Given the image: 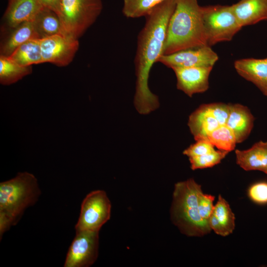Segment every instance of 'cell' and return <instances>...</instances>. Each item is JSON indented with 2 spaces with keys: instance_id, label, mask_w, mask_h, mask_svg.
Here are the masks:
<instances>
[{
  "instance_id": "6da1fadb",
  "label": "cell",
  "mask_w": 267,
  "mask_h": 267,
  "mask_svg": "<svg viewBox=\"0 0 267 267\" xmlns=\"http://www.w3.org/2000/svg\"><path fill=\"white\" fill-rule=\"evenodd\" d=\"M176 0H166L145 17V24L138 34L134 63L136 76L134 103L137 112L149 114L159 106L158 96L148 86L151 69L163 54L170 19Z\"/></svg>"
},
{
  "instance_id": "7a4b0ae2",
  "label": "cell",
  "mask_w": 267,
  "mask_h": 267,
  "mask_svg": "<svg viewBox=\"0 0 267 267\" xmlns=\"http://www.w3.org/2000/svg\"><path fill=\"white\" fill-rule=\"evenodd\" d=\"M208 45L202 6L197 0H176L170 19L163 54Z\"/></svg>"
},
{
  "instance_id": "3957f363",
  "label": "cell",
  "mask_w": 267,
  "mask_h": 267,
  "mask_svg": "<svg viewBox=\"0 0 267 267\" xmlns=\"http://www.w3.org/2000/svg\"><path fill=\"white\" fill-rule=\"evenodd\" d=\"M41 194L38 180L32 174L19 173L0 183V237L17 224L25 210L34 205Z\"/></svg>"
},
{
  "instance_id": "277c9868",
  "label": "cell",
  "mask_w": 267,
  "mask_h": 267,
  "mask_svg": "<svg viewBox=\"0 0 267 267\" xmlns=\"http://www.w3.org/2000/svg\"><path fill=\"white\" fill-rule=\"evenodd\" d=\"M201 186L193 178L175 185L171 208V219L180 231L189 236H202L212 230L199 212Z\"/></svg>"
},
{
  "instance_id": "5b68a950",
  "label": "cell",
  "mask_w": 267,
  "mask_h": 267,
  "mask_svg": "<svg viewBox=\"0 0 267 267\" xmlns=\"http://www.w3.org/2000/svg\"><path fill=\"white\" fill-rule=\"evenodd\" d=\"M102 0H60L58 15L65 35L78 39L96 20Z\"/></svg>"
},
{
  "instance_id": "8992f818",
  "label": "cell",
  "mask_w": 267,
  "mask_h": 267,
  "mask_svg": "<svg viewBox=\"0 0 267 267\" xmlns=\"http://www.w3.org/2000/svg\"><path fill=\"white\" fill-rule=\"evenodd\" d=\"M203 24L208 45L230 41L242 28L231 5L202 6Z\"/></svg>"
},
{
  "instance_id": "52a82bcc",
  "label": "cell",
  "mask_w": 267,
  "mask_h": 267,
  "mask_svg": "<svg viewBox=\"0 0 267 267\" xmlns=\"http://www.w3.org/2000/svg\"><path fill=\"white\" fill-rule=\"evenodd\" d=\"M111 204L106 192L92 191L82 201L80 216L75 225L76 232L84 230L99 231L110 219Z\"/></svg>"
},
{
  "instance_id": "ba28073f",
  "label": "cell",
  "mask_w": 267,
  "mask_h": 267,
  "mask_svg": "<svg viewBox=\"0 0 267 267\" xmlns=\"http://www.w3.org/2000/svg\"><path fill=\"white\" fill-rule=\"evenodd\" d=\"M76 232L67 252L64 267H90L97 259L99 231L84 230Z\"/></svg>"
},
{
  "instance_id": "9c48e42d",
  "label": "cell",
  "mask_w": 267,
  "mask_h": 267,
  "mask_svg": "<svg viewBox=\"0 0 267 267\" xmlns=\"http://www.w3.org/2000/svg\"><path fill=\"white\" fill-rule=\"evenodd\" d=\"M43 63L57 66L69 65L78 50V40L64 34H57L40 39Z\"/></svg>"
},
{
  "instance_id": "30bf717a",
  "label": "cell",
  "mask_w": 267,
  "mask_h": 267,
  "mask_svg": "<svg viewBox=\"0 0 267 267\" xmlns=\"http://www.w3.org/2000/svg\"><path fill=\"white\" fill-rule=\"evenodd\" d=\"M219 57L209 45L182 50L171 54L162 55L158 62L167 67H213Z\"/></svg>"
},
{
  "instance_id": "8fae6325",
  "label": "cell",
  "mask_w": 267,
  "mask_h": 267,
  "mask_svg": "<svg viewBox=\"0 0 267 267\" xmlns=\"http://www.w3.org/2000/svg\"><path fill=\"white\" fill-rule=\"evenodd\" d=\"M213 67H173L177 88L188 96L206 91L209 87V78Z\"/></svg>"
},
{
  "instance_id": "7c38bea8",
  "label": "cell",
  "mask_w": 267,
  "mask_h": 267,
  "mask_svg": "<svg viewBox=\"0 0 267 267\" xmlns=\"http://www.w3.org/2000/svg\"><path fill=\"white\" fill-rule=\"evenodd\" d=\"M44 7L39 0H8L2 17L4 28L8 31L24 22L34 21Z\"/></svg>"
},
{
  "instance_id": "4fadbf2b",
  "label": "cell",
  "mask_w": 267,
  "mask_h": 267,
  "mask_svg": "<svg viewBox=\"0 0 267 267\" xmlns=\"http://www.w3.org/2000/svg\"><path fill=\"white\" fill-rule=\"evenodd\" d=\"M234 67L237 73L254 84L267 96V60L253 58L236 60Z\"/></svg>"
},
{
  "instance_id": "5bb4252c",
  "label": "cell",
  "mask_w": 267,
  "mask_h": 267,
  "mask_svg": "<svg viewBox=\"0 0 267 267\" xmlns=\"http://www.w3.org/2000/svg\"><path fill=\"white\" fill-rule=\"evenodd\" d=\"M231 6L242 27L267 20V0H240Z\"/></svg>"
},
{
  "instance_id": "9a60e30c",
  "label": "cell",
  "mask_w": 267,
  "mask_h": 267,
  "mask_svg": "<svg viewBox=\"0 0 267 267\" xmlns=\"http://www.w3.org/2000/svg\"><path fill=\"white\" fill-rule=\"evenodd\" d=\"M254 121V117L248 107L240 104H230V113L226 125L233 131L237 143L248 137Z\"/></svg>"
},
{
  "instance_id": "2e32d148",
  "label": "cell",
  "mask_w": 267,
  "mask_h": 267,
  "mask_svg": "<svg viewBox=\"0 0 267 267\" xmlns=\"http://www.w3.org/2000/svg\"><path fill=\"white\" fill-rule=\"evenodd\" d=\"M236 163L245 171L257 170L267 174V141H260L251 148L235 150Z\"/></svg>"
},
{
  "instance_id": "e0dca14e",
  "label": "cell",
  "mask_w": 267,
  "mask_h": 267,
  "mask_svg": "<svg viewBox=\"0 0 267 267\" xmlns=\"http://www.w3.org/2000/svg\"><path fill=\"white\" fill-rule=\"evenodd\" d=\"M33 39H40L34 21L24 22L8 31L1 42L0 55L9 56L18 46Z\"/></svg>"
},
{
  "instance_id": "ac0fdd59",
  "label": "cell",
  "mask_w": 267,
  "mask_h": 267,
  "mask_svg": "<svg viewBox=\"0 0 267 267\" xmlns=\"http://www.w3.org/2000/svg\"><path fill=\"white\" fill-rule=\"evenodd\" d=\"M211 229L220 235L226 236L235 227V216L226 201L220 195L209 220Z\"/></svg>"
},
{
  "instance_id": "d6986e66",
  "label": "cell",
  "mask_w": 267,
  "mask_h": 267,
  "mask_svg": "<svg viewBox=\"0 0 267 267\" xmlns=\"http://www.w3.org/2000/svg\"><path fill=\"white\" fill-rule=\"evenodd\" d=\"M188 126L197 141L208 139V135L220 125L209 111L206 104H203L189 116Z\"/></svg>"
},
{
  "instance_id": "ffe728a7",
  "label": "cell",
  "mask_w": 267,
  "mask_h": 267,
  "mask_svg": "<svg viewBox=\"0 0 267 267\" xmlns=\"http://www.w3.org/2000/svg\"><path fill=\"white\" fill-rule=\"evenodd\" d=\"M8 57L22 66H32L43 63L40 39H33L27 41Z\"/></svg>"
},
{
  "instance_id": "44dd1931",
  "label": "cell",
  "mask_w": 267,
  "mask_h": 267,
  "mask_svg": "<svg viewBox=\"0 0 267 267\" xmlns=\"http://www.w3.org/2000/svg\"><path fill=\"white\" fill-rule=\"evenodd\" d=\"M40 39L57 35L64 34L60 19L52 10L44 7L34 20Z\"/></svg>"
},
{
  "instance_id": "7402d4cb",
  "label": "cell",
  "mask_w": 267,
  "mask_h": 267,
  "mask_svg": "<svg viewBox=\"0 0 267 267\" xmlns=\"http://www.w3.org/2000/svg\"><path fill=\"white\" fill-rule=\"evenodd\" d=\"M32 72V66H22L8 56L0 55V83L9 85L21 80Z\"/></svg>"
},
{
  "instance_id": "603a6c76",
  "label": "cell",
  "mask_w": 267,
  "mask_h": 267,
  "mask_svg": "<svg viewBox=\"0 0 267 267\" xmlns=\"http://www.w3.org/2000/svg\"><path fill=\"white\" fill-rule=\"evenodd\" d=\"M208 140L219 150L230 152L237 143L233 131L226 125H221L208 135Z\"/></svg>"
},
{
  "instance_id": "cb8c5ba5",
  "label": "cell",
  "mask_w": 267,
  "mask_h": 267,
  "mask_svg": "<svg viewBox=\"0 0 267 267\" xmlns=\"http://www.w3.org/2000/svg\"><path fill=\"white\" fill-rule=\"evenodd\" d=\"M166 0H123L122 12L129 18L145 16L153 8Z\"/></svg>"
},
{
  "instance_id": "d4e9b609",
  "label": "cell",
  "mask_w": 267,
  "mask_h": 267,
  "mask_svg": "<svg viewBox=\"0 0 267 267\" xmlns=\"http://www.w3.org/2000/svg\"><path fill=\"white\" fill-rule=\"evenodd\" d=\"M229 152L222 150H215L211 153L189 158L191 169L210 168L220 163Z\"/></svg>"
},
{
  "instance_id": "484cf974",
  "label": "cell",
  "mask_w": 267,
  "mask_h": 267,
  "mask_svg": "<svg viewBox=\"0 0 267 267\" xmlns=\"http://www.w3.org/2000/svg\"><path fill=\"white\" fill-rule=\"evenodd\" d=\"M215 150L214 145L208 139H202L196 141L195 143L185 149L183 154L190 158L210 153Z\"/></svg>"
},
{
  "instance_id": "4316f807",
  "label": "cell",
  "mask_w": 267,
  "mask_h": 267,
  "mask_svg": "<svg viewBox=\"0 0 267 267\" xmlns=\"http://www.w3.org/2000/svg\"><path fill=\"white\" fill-rule=\"evenodd\" d=\"M249 198L254 202L264 205L267 204V182L260 181L254 183L249 188Z\"/></svg>"
},
{
  "instance_id": "83f0119b",
  "label": "cell",
  "mask_w": 267,
  "mask_h": 267,
  "mask_svg": "<svg viewBox=\"0 0 267 267\" xmlns=\"http://www.w3.org/2000/svg\"><path fill=\"white\" fill-rule=\"evenodd\" d=\"M206 106L220 126L226 125L230 113V104L223 103H212Z\"/></svg>"
},
{
  "instance_id": "f1b7e54d",
  "label": "cell",
  "mask_w": 267,
  "mask_h": 267,
  "mask_svg": "<svg viewBox=\"0 0 267 267\" xmlns=\"http://www.w3.org/2000/svg\"><path fill=\"white\" fill-rule=\"evenodd\" d=\"M215 197L213 195L204 194L202 192L199 199V212L202 219L208 222L213 213L214 206L213 201Z\"/></svg>"
},
{
  "instance_id": "f546056e",
  "label": "cell",
  "mask_w": 267,
  "mask_h": 267,
  "mask_svg": "<svg viewBox=\"0 0 267 267\" xmlns=\"http://www.w3.org/2000/svg\"><path fill=\"white\" fill-rule=\"evenodd\" d=\"M43 5L54 11L57 14L59 12L60 0H39Z\"/></svg>"
},
{
  "instance_id": "4dcf8cb0",
  "label": "cell",
  "mask_w": 267,
  "mask_h": 267,
  "mask_svg": "<svg viewBox=\"0 0 267 267\" xmlns=\"http://www.w3.org/2000/svg\"><path fill=\"white\" fill-rule=\"evenodd\" d=\"M266 60H267V58H266Z\"/></svg>"
}]
</instances>
